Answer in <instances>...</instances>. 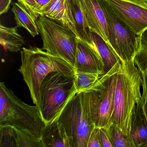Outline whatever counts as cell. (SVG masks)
<instances>
[{
    "mask_svg": "<svg viewBox=\"0 0 147 147\" xmlns=\"http://www.w3.org/2000/svg\"><path fill=\"white\" fill-rule=\"evenodd\" d=\"M142 76L134 61H120L116 75L112 123L129 137L134 107L142 98Z\"/></svg>",
    "mask_w": 147,
    "mask_h": 147,
    "instance_id": "1",
    "label": "cell"
},
{
    "mask_svg": "<svg viewBox=\"0 0 147 147\" xmlns=\"http://www.w3.org/2000/svg\"><path fill=\"white\" fill-rule=\"evenodd\" d=\"M21 65L18 69L29 88L33 103L40 110V90L45 77L54 72L75 74L68 63L36 47L23 48L21 50Z\"/></svg>",
    "mask_w": 147,
    "mask_h": 147,
    "instance_id": "2",
    "label": "cell"
},
{
    "mask_svg": "<svg viewBox=\"0 0 147 147\" xmlns=\"http://www.w3.org/2000/svg\"><path fill=\"white\" fill-rule=\"evenodd\" d=\"M14 126L41 140L46 123L37 106L20 99L3 82L0 83V126Z\"/></svg>",
    "mask_w": 147,
    "mask_h": 147,
    "instance_id": "3",
    "label": "cell"
},
{
    "mask_svg": "<svg viewBox=\"0 0 147 147\" xmlns=\"http://www.w3.org/2000/svg\"><path fill=\"white\" fill-rule=\"evenodd\" d=\"M75 74L52 72L42 82L39 111L46 124L56 120L69 101L77 93Z\"/></svg>",
    "mask_w": 147,
    "mask_h": 147,
    "instance_id": "4",
    "label": "cell"
},
{
    "mask_svg": "<svg viewBox=\"0 0 147 147\" xmlns=\"http://www.w3.org/2000/svg\"><path fill=\"white\" fill-rule=\"evenodd\" d=\"M56 119L63 125L70 147H87L88 139L95 125L84 92L76 93Z\"/></svg>",
    "mask_w": 147,
    "mask_h": 147,
    "instance_id": "5",
    "label": "cell"
},
{
    "mask_svg": "<svg viewBox=\"0 0 147 147\" xmlns=\"http://www.w3.org/2000/svg\"><path fill=\"white\" fill-rule=\"evenodd\" d=\"M36 22L42 40V49L75 68L77 36L68 28L44 15H40Z\"/></svg>",
    "mask_w": 147,
    "mask_h": 147,
    "instance_id": "6",
    "label": "cell"
},
{
    "mask_svg": "<svg viewBox=\"0 0 147 147\" xmlns=\"http://www.w3.org/2000/svg\"><path fill=\"white\" fill-rule=\"evenodd\" d=\"M120 61L101 76L93 86L84 91L95 127L109 128L112 123L116 75Z\"/></svg>",
    "mask_w": 147,
    "mask_h": 147,
    "instance_id": "7",
    "label": "cell"
},
{
    "mask_svg": "<svg viewBox=\"0 0 147 147\" xmlns=\"http://www.w3.org/2000/svg\"><path fill=\"white\" fill-rule=\"evenodd\" d=\"M98 1L106 19L108 44L120 61H134L141 49L140 36L115 14L106 0Z\"/></svg>",
    "mask_w": 147,
    "mask_h": 147,
    "instance_id": "8",
    "label": "cell"
},
{
    "mask_svg": "<svg viewBox=\"0 0 147 147\" xmlns=\"http://www.w3.org/2000/svg\"><path fill=\"white\" fill-rule=\"evenodd\" d=\"M115 14L138 36L147 29V2L141 0H106Z\"/></svg>",
    "mask_w": 147,
    "mask_h": 147,
    "instance_id": "9",
    "label": "cell"
},
{
    "mask_svg": "<svg viewBox=\"0 0 147 147\" xmlns=\"http://www.w3.org/2000/svg\"><path fill=\"white\" fill-rule=\"evenodd\" d=\"M76 73L105 74L104 65L94 46L78 38Z\"/></svg>",
    "mask_w": 147,
    "mask_h": 147,
    "instance_id": "10",
    "label": "cell"
},
{
    "mask_svg": "<svg viewBox=\"0 0 147 147\" xmlns=\"http://www.w3.org/2000/svg\"><path fill=\"white\" fill-rule=\"evenodd\" d=\"M129 138L131 147H147V117L142 98L134 107Z\"/></svg>",
    "mask_w": 147,
    "mask_h": 147,
    "instance_id": "11",
    "label": "cell"
},
{
    "mask_svg": "<svg viewBox=\"0 0 147 147\" xmlns=\"http://www.w3.org/2000/svg\"><path fill=\"white\" fill-rule=\"evenodd\" d=\"M41 15H44L68 28L78 38L73 16L71 0H53L50 5L41 12Z\"/></svg>",
    "mask_w": 147,
    "mask_h": 147,
    "instance_id": "12",
    "label": "cell"
},
{
    "mask_svg": "<svg viewBox=\"0 0 147 147\" xmlns=\"http://www.w3.org/2000/svg\"><path fill=\"white\" fill-rule=\"evenodd\" d=\"M82 4L89 28L108 43L106 19L98 0H82Z\"/></svg>",
    "mask_w": 147,
    "mask_h": 147,
    "instance_id": "13",
    "label": "cell"
},
{
    "mask_svg": "<svg viewBox=\"0 0 147 147\" xmlns=\"http://www.w3.org/2000/svg\"><path fill=\"white\" fill-rule=\"evenodd\" d=\"M41 140L44 147H70L65 129L57 119L46 124L43 130Z\"/></svg>",
    "mask_w": 147,
    "mask_h": 147,
    "instance_id": "14",
    "label": "cell"
},
{
    "mask_svg": "<svg viewBox=\"0 0 147 147\" xmlns=\"http://www.w3.org/2000/svg\"><path fill=\"white\" fill-rule=\"evenodd\" d=\"M72 11L79 39L93 45L92 31L88 26L83 9L82 0H71Z\"/></svg>",
    "mask_w": 147,
    "mask_h": 147,
    "instance_id": "15",
    "label": "cell"
},
{
    "mask_svg": "<svg viewBox=\"0 0 147 147\" xmlns=\"http://www.w3.org/2000/svg\"><path fill=\"white\" fill-rule=\"evenodd\" d=\"M91 31L93 44L102 61L105 74L120 61V60L108 42L96 32Z\"/></svg>",
    "mask_w": 147,
    "mask_h": 147,
    "instance_id": "16",
    "label": "cell"
},
{
    "mask_svg": "<svg viewBox=\"0 0 147 147\" xmlns=\"http://www.w3.org/2000/svg\"><path fill=\"white\" fill-rule=\"evenodd\" d=\"M18 28L17 26L10 28L1 25L0 43L6 50L18 52L25 43L24 38L18 32Z\"/></svg>",
    "mask_w": 147,
    "mask_h": 147,
    "instance_id": "17",
    "label": "cell"
},
{
    "mask_svg": "<svg viewBox=\"0 0 147 147\" xmlns=\"http://www.w3.org/2000/svg\"><path fill=\"white\" fill-rule=\"evenodd\" d=\"M12 11L14 15L16 26L25 29L33 37L39 34L38 27L35 20L26 9L19 3H13Z\"/></svg>",
    "mask_w": 147,
    "mask_h": 147,
    "instance_id": "18",
    "label": "cell"
},
{
    "mask_svg": "<svg viewBox=\"0 0 147 147\" xmlns=\"http://www.w3.org/2000/svg\"><path fill=\"white\" fill-rule=\"evenodd\" d=\"M103 74L75 73V84L76 93L84 92L92 87Z\"/></svg>",
    "mask_w": 147,
    "mask_h": 147,
    "instance_id": "19",
    "label": "cell"
},
{
    "mask_svg": "<svg viewBox=\"0 0 147 147\" xmlns=\"http://www.w3.org/2000/svg\"><path fill=\"white\" fill-rule=\"evenodd\" d=\"M108 130L113 147H131L129 137L125 136L117 125L111 124Z\"/></svg>",
    "mask_w": 147,
    "mask_h": 147,
    "instance_id": "20",
    "label": "cell"
},
{
    "mask_svg": "<svg viewBox=\"0 0 147 147\" xmlns=\"http://www.w3.org/2000/svg\"><path fill=\"white\" fill-rule=\"evenodd\" d=\"M0 147H18L16 131L13 126L10 125L0 126Z\"/></svg>",
    "mask_w": 147,
    "mask_h": 147,
    "instance_id": "21",
    "label": "cell"
},
{
    "mask_svg": "<svg viewBox=\"0 0 147 147\" xmlns=\"http://www.w3.org/2000/svg\"><path fill=\"white\" fill-rule=\"evenodd\" d=\"M14 127L16 131L18 147H44L40 139L34 138L23 131Z\"/></svg>",
    "mask_w": 147,
    "mask_h": 147,
    "instance_id": "22",
    "label": "cell"
},
{
    "mask_svg": "<svg viewBox=\"0 0 147 147\" xmlns=\"http://www.w3.org/2000/svg\"><path fill=\"white\" fill-rule=\"evenodd\" d=\"M99 137L101 147H113L108 128H99Z\"/></svg>",
    "mask_w": 147,
    "mask_h": 147,
    "instance_id": "23",
    "label": "cell"
},
{
    "mask_svg": "<svg viewBox=\"0 0 147 147\" xmlns=\"http://www.w3.org/2000/svg\"><path fill=\"white\" fill-rule=\"evenodd\" d=\"M87 147H101L99 137V128L95 127L88 139Z\"/></svg>",
    "mask_w": 147,
    "mask_h": 147,
    "instance_id": "24",
    "label": "cell"
},
{
    "mask_svg": "<svg viewBox=\"0 0 147 147\" xmlns=\"http://www.w3.org/2000/svg\"><path fill=\"white\" fill-rule=\"evenodd\" d=\"M18 1L35 20H37L38 17L34 11V6L36 4V0H18Z\"/></svg>",
    "mask_w": 147,
    "mask_h": 147,
    "instance_id": "25",
    "label": "cell"
},
{
    "mask_svg": "<svg viewBox=\"0 0 147 147\" xmlns=\"http://www.w3.org/2000/svg\"><path fill=\"white\" fill-rule=\"evenodd\" d=\"M36 1L34 11L38 17H39L41 12L50 5L53 0H36Z\"/></svg>",
    "mask_w": 147,
    "mask_h": 147,
    "instance_id": "26",
    "label": "cell"
},
{
    "mask_svg": "<svg viewBox=\"0 0 147 147\" xmlns=\"http://www.w3.org/2000/svg\"><path fill=\"white\" fill-rule=\"evenodd\" d=\"M142 100L144 109L147 117V80L143 73H142Z\"/></svg>",
    "mask_w": 147,
    "mask_h": 147,
    "instance_id": "27",
    "label": "cell"
},
{
    "mask_svg": "<svg viewBox=\"0 0 147 147\" xmlns=\"http://www.w3.org/2000/svg\"><path fill=\"white\" fill-rule=\"evenodd\" d=\"M11 0H0V14L2 15L8 11Z\"/></svg>",
    "mask_w": 147,
    "mask_h": 147,
    "instance_id": "28",
    "label": "cell"
},
{
    "mask_svg": "<svg viewBox=\"0 0 147 147\" xmlns=\"http://www.w3.org/2000/svg\"><path fill=\"white\" fill-rule=\"evenodd\" d=\"M141 49H140L147 52V29L140 36Z\"/></svg>",
    "mask_w": 147,
    "mask_h": 147,
    "instance_id": "29",
    "label": "cell"
},
{
    "mask_svg": "<svg viewBox=\"0 0 147 147\" xmlns=\"http://www.w3.org/2000/svg\"><path fill=\"white\" fill-rule=\"evenodd\" d=\"M142 72V71H141ZM142 73H143L144 74V76H145V78L147 79V70L146 71H144V72H142Z\"/></svg>",
    "mask_w": 147,
    "mask_h": 147,
    "instance_id": "30",
    "label": "cell"
},
{
    "mask_svg": "<svg viewBox=\"0 0 147 147\" xmlns=\"http://www.w3.org/2000/svg\"><path fill=\"white\" fill-rule=\"evenodd\" d=\"M141 1H147V0H141Z\"/></svg>",
    "mask_w": 147,
    "mask_h": 147,
    "instance_id": "31",
    "label": "cell"
}]
</instances>
